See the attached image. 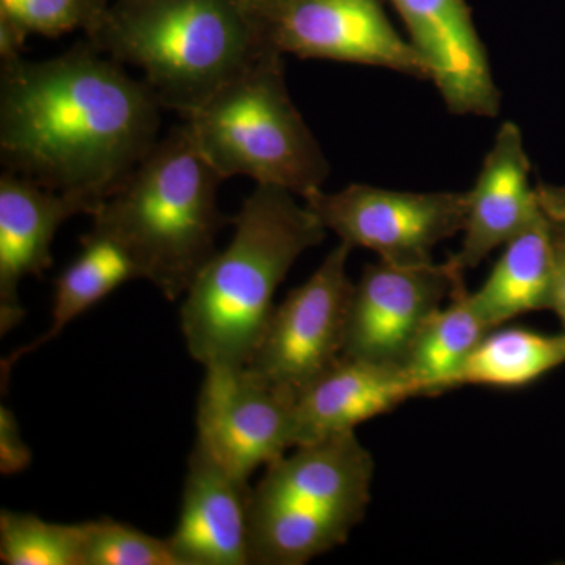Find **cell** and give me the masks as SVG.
<instances>
[{"label": "cell", "instance_id": "cell-1", "mask_svg": "<svg viewBox=\"0 0 565 565\" xmlns=\"http://www.w3.org/2000/svg\"><path fill=\"white\" fill-rule=\"evenodd\" d=\"M162 106L90 41L41 62H2L0 161L98 210L159 140Z\"/></svg>", "mask_w": 565, "mask_h": 565}, {"label": "cell", "instance_id": "cell-2", "mask_svg": "<svg viewBox=\"0 0 565 565\" xmlns=\"http://www.w3.org/2000/svg\"><path fill=\"white\" fill-rule=\"evenodd\" d=\"M296 196L256 184L233 217L232 241L184 294L182 337L204 367L247 366L274 313L278 286L305 252L326 239L327 230Z\"/></svg>", "mask_w": 565, "mask_h": 565}, {"label": "cell", "instance_id": "cell-3", "mask_svg": "<svg viewBox=\"0 0 565 565\" xmlns=\"http://www.w3.org/2000/svg\"><path fill=\"white\" fill-rule=\"evenodd\" d=\"M84 39L140 70L163 109L184 120L277 51L241 0H111Z\"/></svg>", "mask_w": 565, "mask_h": 565}, {"label": "cell", "instance_id": "cell-4", "mask_svg": "<svg viewBox=\"0 0 565 565\" xmlns=\"http://www.w3.org/2000/svg\"><path fill=\"white\" fill-rule=\"evenodd\" d=\"M222 181L184 121L99 204L92 228L129 252L141 280L178 300L218 252V233L233 223L218 207Z\"/></svg>", "mask_w": 565, "mask_h": 565}, {"label": "cell", "instance_id": "cell-5", "mask_svg": "<svg viewBox=\"0 0 565 565\" xmlns=\"http://www.w3.org/2000/svg\"><path fill=\"white\" fill-rule=\"evenodd\" d=\"M294 449L252 487L253 565H303L332 552L371 503L374 459L355 430Z\"/></svg>", "mask_w": 565, "mask_h": 565}, {"label": "cell", "instance_id": "cell-6", "mask_svg": "<svg viewBox=\"0 0 565 565\" xmlns=\"http://www.w3.org/2000/svg\"><path fill=\"white\" fill-rule=\"evenodd\" d=\"M282 57L267 52L184 121L223 180L247 177L303 199L326 184L330 163L292 103Z\"/></svg>", "mask_w": 565, "mask_h": 565}, {"label": "cell", "instance_id": "cell-7", "mask_svg": "<svg viewBox=\"0 0 565 565\" xmlns=\"http://www.w3.org/2000/svg\"><path fill=\"white\" fill-rule=\"evenodd\" d=\"M302 200L340 243L403 267L435 263V247L463 232L468 212V192H403L366 184L338 192L318 189Z\"/></svg>", "mask_w": 565, "mask_h": 565}, {"label": "cell", "instance_id": "cell-8", "mask_svg": "<svg viewBox=\"0 0 565 565\" xmlns=\"http://www.w3.org/2000/svg\"><path fill=\"white\" fill-rule=\"evenodd\" d=\"M352 248L340 243L299 288L275 307L248 370L294 394L343 353L353 282Z\"/></svg>", "mask_w": 565, "mask_h": 565}, {"label": "cell", "instance_id": "cell-9", "mask_svg": "<svg viewBox=\"0 0 565 565\" xmlns=\"http://www.w3.org/2000/svg\"><path fill=\"white\" fill-rule=\"evenodd\" d=\"M196 403V448L241 479L280 459L294 441L296 394L247 366L204 367Z\"/></svg>", "mask_w": 565, "mask_h": 565}, {"label": "cell", "instance_id": "cell-10", "mask_svg": "<svg viewBox=\"0 0 565 565\" xmlns=\"http://www.w3.org/2000/svg\"><path fill=\"white\" fill-rule=\"evenodd\" d=\"M282 55L377 66L430 81L426 58L386 17L381 0H285L263 21Z\"/></svg>", "mask_w": 565, "mask_h": 565}, {"label": "cell", "instance_id": "cell-11", "mask_svg": "<svg viewBox=\"0 0 565 565\" xmlns=\"http://www.w3.org/2000/svg\"><path fill=\"white\" fill-rule=\"evenodd\" d=\"M451 263L403 267L379 262L353 282L341 355L403 366L424 323L463 285Z\"/></svg>", "mask_w": 565, "mask_h": 565}, {"label": "cell", "instance_id": "cell-12", "mask_svg": "<svg viewBox=\"0 0 565 565\" xmlns=\"http://www.w3.org/2000/svg\"><path fill=\"white\" fill-rule=\"evenodd\" d=\"M451 114L494 118L501 95L467 0H390Z\"/></svg>", "mask_w": 565, "mask_h": 565}, {"label": "cell", "instance_id": "cell-13", "mask_svg": "<svg viewBox=\"0 0 565 565\" xmlns=\"http://www.w3.org/2000/svg\"><path fill=\"white\" fill-rule=\"evenodd\" d=\"M247 479L223 470L193 445L180 519L167 537L180 565H253Z\"/></svg>", "mask_w": 565, "mask_h": 565}, {"label": "cell", "instance_id": "cell-14", "mask_svg": "<svg viewBox=\"0 0 565 565\" xmlns=\"http://www.w3.org/2000/svg\"><path fill=\"white\" fill-rule=\"evenodd\" d=\"M95 207L71 193L3 170L0 177V333L11 332L24 318L21 282L41 277L52 266L51 247L58 228L74 215Z\"/></svg>", "mask_w": 565, "mask_h": 565}, {"label": "cell", "instance_id": "cell-15", "mask_svg": "<svg viewBox=\"0 0 565 565\" xmlns=\"http://www.w3.org/2000/svg\"><path fill=\"white\" fill-rule=\"evenodd\" d=\"M541 212L525 140L514 121H504L468 191L467 221L459 252L448 259L459 273L476 269Z\"/></svg>", "mask_w": 565, "mask_h": 565}, {"label": "cell", "instance_id": "cell-16", "mask_svg": "<svg viewBox=\"0 0 565 565\" xmlns=\"http://www.w3.org/2000/svg\"><path fill=\"white\" fill-rule=\"evenodd\" d=\"M419 396L403 366L341 355L296 394L294 441L300 446L352 433L359 424Z\"/></svg>", "mask_w": 565, "mask_h": 565}, {"label": "cell", "instance_id": "cell-17", "mask_svg": "<svg viewBox=\"0 0 565 565\" xmlns=\"http://www.w3.org/2000/svg\"><path fill=\"white\" fill-rule=\"evenodd\" d=\"M555 281V225L541 210L503 245L492 273L471 299L493 330L519 316L552 310Z\"/></svg>", "mask_w": 565, "mask_h": 565}, {"label": "cell", "instance_id": "cell-18", "mask_svg": "<svg viewBox=\"0 0 565 565\" xmlns=\"http://www.w3.org/2000/svg\"><path fill=\"white\" fill-rule=\"evenodd\" d=\"M82 250L55 280L52 322L39 340L18 349L2 362V373L10 374L11 366L25 353L55 340L74 319L106 299L125 282L141 280V273L129 252L109 234L92 228L81 239Z\"/></svg>", "mask_w": 565, "mask_h": 565}, {"label": "cell", "instance_id": "cell-19", "mask_svg": "<svg viewBox=\"0 0 565 565\" xmlns=\"http://www.w3.org/2000/svg\"><path fill=\"white\" fill-rule=\"evenodd\" d=\"M475 307L471 292L462 286L424 323L403 367L414 379L422 396H440L459 388L460 374L471 353L490 332Z\"/></svg>", "mask_w": 565, "mask_h": 565}, {"label": "cell", "instance_id": "cell-20", "mask_svg": "<svg viewBox=\"0 0 565 565\" xmlns=\"http://www.w3.org/2000/svg\"><path fill=\"white\" fill-rule=\"evenodd\" d=\"M565 363V332L546 334L522 327L490 330L460 374V386L522 388Z\"/></svg>", "mask_w": 565, "mask_h": 565}, {"label": "cell", "instance_id": "cell-21", "mask_svg": "<svg viewBox=\"0 0 565 565\" xmlns=\"http://www.w3.org/2000/svg\"><path fill=\"white\" fill-rule=\"evenodd\" d=\"M84 523L61 525L33 514L0 512V563L82 565Z\"/></svg>", "mask_w": 565, "mask_h": 565}, {"label": "cell", "instance_id": "cell-22", "mask_svg": "<svg viewBox=\"0 0 565 565\" xmlns=\"http://www.w3.org/2000/svg\"><path fill=\"white\" fill-rule=\"evenodd\" d=\"M84 527L82 565H180L167 539L110 519Z\"/></svg>", "mask_w": 565, "mask_h": 565}, {"label": "cell", "instance_id": "cell-23", "mask_svg": "<svg viewBox=\"0 0 565 565\" xmlns=\"http://www.w3.org/2000/svg\"><path fill=\"white\" fill-rule=\"evenodd\" d=\"M111 0H0V18L28 35L55 36L96 24Z\"/></svg>", "mask_w": 565, "mask_h": 565}, {"label": "cell", "instance_id": "cell-24", "mask_svg": "<svg viewBox=\"0 0 565 565\" xmlns=\"http://www.w3.org/2000/svg\"><path fill=\"white\" fill-rule=\"evenodd\" d=\"M32 462V451L22 440L20 423L13 412L0 407V473L11 476L21 473Z\"/></svg>", "mask_w": 565, "mask_h": 565}, {"label": "cell", "instance_id": "cell-25", "mask_svg": "<svg viewBox=\"0 0 565 565\" xmlns=\"http://www.w3.org/2000/svg\"><path fill=\"white\" fill-rule=\"evenodd\" d=\"M537 202L542 212L553 225L565 230V185L541 184L535 185Z\"/></svg>", "mask_w": 565, "mask_h": 565}, {"label": "cell", "instance_id": "cell-26", "mask_svg": "<svg viewBox=\"0 0 565 565\" xmlns=\"http://www.w3.org/2000/svg\"><path fill=\"white\" fill-rule=\"evenodd\" d=\"M556 281L552 311L561 319L565 332V230L555 225Z\"/></svg>", "mask_w": 565, "mask_h": 565}, {"label": "cell", "instance_id": "cell-27", "mask_svg": "<svg viewBox=\"0 0 565 565\" xmlns=\"http://www.w3.org/2000/svg\"><path fill=\"white\" fill-rule=\"evenodd\" d=\"M241 2L263 22L275 9H278L285 0H241Z\"/></svg>", "mask_w": 565, "mask_h": 565}]
</instances>
